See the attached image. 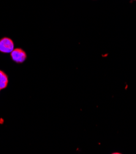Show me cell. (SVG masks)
<instances>
[{"mask_svg": "<svg viewBox=\"0 0 136 154\" xmlns=\"http://www.w3.org/2000/svg\"><path fill=\"white\" fill-rule=\"evenodd\" d=\"M1 90H2V89H1V88H0V91H1Z\"/></svg>", "mask_w": 136, "mask_h": 154, "instance_id": "4", "label": "cell"}, {"mask_svg": "<svg viewBox=\"0 0 136 154\" xmlns=\"http://www.w3.org/2000/svg\"><path fill=\"white\" fill-rule=\"evenodd\" d=\"M14 49V44L9 38H3L0 39V52L6 54L11 53Z\"/></svg>", "mask_w": 136, "mask_h": 154, "instance_id": "1", "label": "cell"}, {"mask_svg": "<svg viewBox=\"0 0 136 154\" xmlns=\"http://www.w3.org/2000/svg\"><path fill=\"white\" fill-rule=\"evenodd\" d=\"M11 56L12 60L17 63H22L25 61L26 54L22 49H15L11 53Z\"/></svg>", "mask_w": 136, "mask_h": 154, "instance_id": "2", "label": "cell"}, {"mask_svg": "<svg viewBox=\"0 0 136 154\" xmlns=\"http://www.w3.org/2000/svg\"><path fill=\"white\" fill-rule=\"evenodd\" d=\"M135 1H136V0H135Z\"/></svg>", "mask_w": 136, "mask_h": 154, "instance_id": "5", "label": "cell"}, {"mask_svg": "<svg viewBox=\"0 0 136 154\" xmlns=\"http://www.w3.org/2000/svg\"><path fill=\"white\" fill-rule=\"evenodd\" d=\"M9 80L8 75L2 71L0 70V88L1 89H5L8 85Z\"/></svg>", "mask_w": 136, "mask_h": 154, "instance_id": "3", "label": "cell"}]
</instances>
